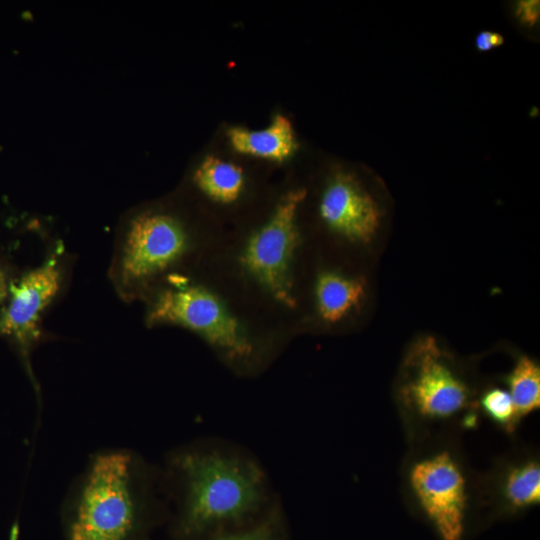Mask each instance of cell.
Wrapping results in <instances>:
<instances>
[{
	"label": "cell",
	"instance_id": "7a4b0ae2",
	"mask_svg": "<svg viewBox=\"0 0 540 540\" xmlns=\"http://www.w3.org/2000/svg\"><path fill=\"white\" fill-rule=\"evenodd\" d=\"M177 466L185 487L178 523L183 538L240 522L264 500L261 470L247 460L218 453H186L178 458Z\"/></svg>",
	"mask_w": 540,
	"mask_h": 540
},
{
	"label": "cell",
	"instance_id": "8fae6325",
	"mask_svg": "<svg viewBox=\"0 0 540 540\" xmlns=\"http://www.w3.org/2000/svg\"><path fill=\"white\" fill-rule=\"evenodd\" d=\"M366 295L363 277L335 270L321 271L314 284L315 307L319 318L335 324L355 311Z\"/></svg>",
	"mask_w": 540,
	"mask_h": 540
},
{
	"label": "cell",
	"instance_id": "9a60e30c",
	"mask_svg": "<svg viewBox=\"0 0 540 540\" xmlns=\"http://www.w3.org/2000/svg\"><path fill=\"white\" fill-rule=\"evenodd\" d=\"M477 406L479 414L485 415L508 434H512L521 421L506 388H486L477 396Z\"/></svg>",
	"mask_w": 540,
	"mask_h": 540
},
{
	"label": "cell",
	"instance_id": "2e32d148",
	"mask_svg": "<svg viewBox=\"0 0 540 540\" xmlns=\"http://www.w3.org/2000/svg\"><path fill=\"white\" fill-rule=\"evenodd\" d=\"M215 540H276V528L274 521L268 519L249 530L224 535Z\"/></svg>",
	"mask_w": 540,
	"mask_h": 540
},
{
	"label": "cell",
	"instance_id": "5b68a950",
	"mask_svg": "<svg viewBox=\"0 0 540 540\" xmlns=\"http://www.w3.org/2000/svg\"><path fill=\"white\" fill-rule=\"evenodd\" d=\"M422 444L406 464L407 494L442 540H460L472 483L454 447L439 440Z\"/></svg>",
	"mask_w": 540,
	"mask_h": 540
},
{
	"label": "cell",
	"instance_id": "8992f818",
	"mask_svg": "<svg viewBox=\"0 0 540 540\" xmlns=\"http://www.w3.org/2000/svg\"><path fill=\"white\" fill-rule=\"evenodd\" d=\"M147 324L175 325L196 333L215 349L243 359L253 345L243 325L225 303L203 285L173 274L152 295Z\"/></svg>",
	"mask_w": 540,
	"mask_h": 540
},
{
	"label": "cell",
	"instance_id": "e0dca14e",
	"mask_svg": "<svg viewBox=\"0 0 540 540\" xmlns=\"http://www.w3.org/2000/svg\"><path fill=\"white\" fill-rule=\"evenodd\" d=\"M514 16L524 26L534 27L540 18V2L538 0H520L514 4Z\"/></svg>",
	"mask_w": 540,
	"mask_h": 540
},
{
	"label": "cell",
	"instance_id": "30bf717a",
	"mask_svg": "<svg viewBox=\"0 0 540 540\" xmlns=\"http://www.w3.org/2000/svg\"><path fill=\"white\" fill-rule=\"evenodd\" d=\"M478 496H490L508 512H518L540 502V463L533 454H518L499 462L478 482Z\"/></svg>",
	"mask_w": 540,
	"mask_h": 540
},
{
	"label": "cell",
	"instance_id": "52a82bcc",
	"mask_svg": "<svg viewBox=\"0 0 540 540\" xmlns=\"http://www.w3.org/2000/svg\"><path fill=\"white\" fill-rule=\"evenodd\" d=\"M305 195L303 189L289 191L266 222L249 236L239 258L248 276L286 306L295 303L293 266L299 243L297 216Z\"/></svg>",
	"mask_w": 540,
	"mask_h": 540
},
{
	"label": "cell",
	"instance_id": "ba28073f",
	"mask_svg": "<svg viewBox=\"0 0 540 540\" xmlns=\"http://www.w3.org/2000/svg\"><path fill=\"white\" fill-rule=\"evenodd\" d=\"M62 281L61 259L51 255L11 283L9 301L0 312V336L15 340L27 355L41 334L42 316L57 296Z\"/></svg>",
	"mask_w": 540,
	"mask_h": 540
},
{
	"label": "cell",
	"instance_id": "4fadbf2b",
	"mask_svg": "<svg viewBox=\"0 0 540 540\" xmlns=\"http://www.w3.org/2000/svg\"><path fill=\"white\" fill-rule=\"evenodd\" d=\"M193 179L205 196L223 204L236 201L245 184L244 174L239 166L212 156L206 157L199 164Z\"/></svg>",
	"mask_w": 540,
	"mask_h": 540
},
{
	"label": "cell",
	"instance_id": "7c38bea8",
	"mask_svg": "<svg viewBox=\"0 0 540 540\" xmlns=\"http://www.w3.org/2000/svg\"><path fill=\"white\" fill-rule=\"evenodd\" d=\"M232 148L238 153L271 161H284L295 151L296 138L291 121L277 114L263 129L232 127L227 132Z\"/></svg>",
	"mask_w": 540,
	"mask_h": 540
},
{
	"label": "cell",
	"instance_id": "3957f363",
	"mask_svg": "<svg viewBox=\"0 0 540 540\" xmlns=\"http://www.w3.org/2000/svg\"><path fill=\"white\" fill-rule=\"evenodd\" d=\"M134 471L124 452L95 457L68 511L67 540H137L143 520Z\"/></svg>",
	"mask_w": 540,
	"mask_h": 540
},
{
	"label": "cell",
	"instance_id": "277c9868",
	"mask_svg": "<svg viewBox=\"0 0 540 540\" xmlns=\"http://www.w3.org/2000/svg\"><path fill=\"white\" fill-rule=\"evenodd\" d=\"M185 224L163 210H143L125 220L111 266L117 292L132 300L169 277L192 248Z\"/></svg>",
	"mask_w": 540,
	"mask_h": 540
},
{
	"label": "cell",
	"instance_id": "6da1fadb",
	"mask_svg": "<svg viewBox=\"0 0 540 540\" xmlns=\"http://www.w3.org/2000/svg\"><path fill=\"white\" fill-rule=\"evenodd\" d=\"M475 389L454 358L430 336L406 353L396 386V400L409 436L417 444L439 431L473 428L478 421Z\"/></svg>",
	"mask_w": 540,
	"mask_h": 540
},
{
	"label": "cell",
	"instance_id": "ac0fdd59",
	"mask_svg": "<svg viewBox=\"0 0 540 540\" xmlns=\"http://www.w3.org/2000/svg\"><path fill=\"white\" fill-rule=\"evenodd\" d=\"M504 36L498 32L483 30L476 35L475 46L479 52H488L504 44Z\"/></svg>",
	"mask_w": 540,
	"mask_h": 540
},
{
	"label": "cell",
	"instance_id": "d6986e66",
	"mask_svg": "<svg viewBox=\"0 0 540 540\" xmlns=\"http://www.w3.org/2000/svg\"><path fill=\"white\" fill-rule=\"evenodd\" d=\"M11 283L6 270L0 267V304L8 298Z\"/></svg>",
	"mask_w": 540,
	"mask_h": 540
},
{
	"label": "cell",
	"instance_id": "5bb4252c",
	"mask_svg": "<svg viewBox=\"0 0 540 540\" xmlns=\"http://www.w3.org/2000/svg\"><path fill=\"white\" fill-rule=\"evenodd\" d=\"M504 382L520 419L540 407V367L525 355L517 358Z\"/></svg>",
	"mask_w": 540,
	"mask_h": 540
},
{
	"label": "cell",
	"instance_id": "9c48e42d",
	"mask_svg": "<svg viewBox=\"0 0 540 540\" xmlns=\"http://www.w3.org/2000/svg\"><path fill=\"white\" fill-rule=\"evenodd\" d=\"M319 214L335 234L354 243H369L381 224L382 211L374 197L351 174L330 178L320 202Z\"/></svg>",
	"mask_w": 540,
	"mask_h": 540
}]
</instances>
